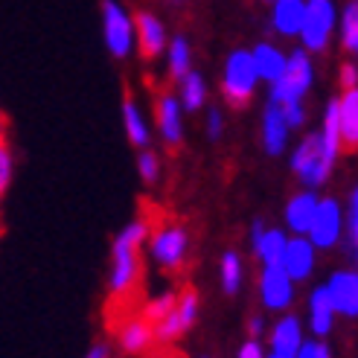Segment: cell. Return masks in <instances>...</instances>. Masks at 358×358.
Wrapping results in <instances>:
<instances>
[{
    "mask_svg": "<svg viewBox=\"0 0 358 358\" xmlns=\"http://www.w3.org/2000/svg\"><path fill=\"white\" fill-rule=\"evenodd\" d=\"M332 320H335V309H332V303L327 297V289L320 285V289L312 292L309 297V324H312V332L317 338H324L332 332Z\"/></svg>",
    "mask_w": 358,
    "mask_h": 358,
    "instance_id": "21",
    "label": "cell"
},
{
    "mask_svg": "<svg viewBox=\"0 0 358 358\" xmlns=\"http://www.w3.org/2000/svg\"><path fill=\"white\" fill-rule=\"evenodd\" d=\"M187 70H189V44H187V38H172V44H169V73H172V79H181V76H187Z\"/></svg>",
    "mask_w": 358,
    "mask_h": 358,
    "instance_id": "25",
    "label": "cell"
},
{
    "mask_svg": "<svg viewBox=\"0 0 358 358\" xmlns=\"http://www.w3.org/2000/svg\"><path fill=\"white\" fill-rule=\"evenodd\" d=\"M87 358H108V352H105V347H94L87 352Z\"/></svg>",
    "mask_w": 358,
    "mask_h": 358,
    "instance_id": "38",
    "label": "cell"
},
{
    "mask_svg": "<svg viewBox=\"0 0 358 358\" xmlns=\"http://www.w3.org/2000/svg\"><path fill=\"white\" fill-rule=\"evenodd\" d=\"M254 87H257V70H254V62H250V52L234 50L227 56L224 76H222L224 99L234 105V108H245L248 99L254 96Z\"/></svg>",
    "mask_w": 358,
    "mask_h": 358,
    "instance_id": "2",
    "label": "cell"
},
{
    "mask_svg": "<svg viewBox=\"0 0 358 358\" xmlns=\"http://www.w3.org/2000/svg\"><path fill=\"white\" fill-rule=\"evenodd\" d=\"M3 140H6V120L0 117V143H3Z\"/></svg>",
    "mask_w": 358,
    "mask_h": 358,
    "instance_id": "39",
    "label": "cell"
},
{
    "mask_svg": "<svg viewBox=\"0 0 358 358\" xmlns=\"http://www.w3.org/2000/svg\"><path fill=\"white\" fill-rule=\"evenodd\" d=\"M309 85H312V62H309L306 52L297 50L285 59L282 73L271 82V102H277V105L300 102L303 94L309 91Z\"/></svg>",
    "mask_w": 358,
    "mask_h": 358,
    "instance_id": "3",
    "label": "cell"
},
{
    "mask_svg": "<svg viewBox=\"0 0 358 358\" xmlns=\"http://www.w3.org/2000/svg\"><path fill=\"white\" fill-rule=\"evenodd\" d=\"M155 114H157V131L164 137L166 146H181V102H178L172 94H160L157 105H155Z\"/></svg>",
    "mask_w": 358,
    "mask_h": 358,
    "instance_id": "13",
    "label": "cell"
},
{
    "mask_svg": "<svg viewBox=\"0 0 358 358\" xmlns=\"http://www.w3.org/2000/svg\"><path fill=\"white\" fill-rule=\"evenodd\" d=\"M120 344L125 352H143L152 344V324L146 317H129L120 324Z\"/></svg>",
    "mask_w": 358,
    "mask_h": 358,
    "instance_id": "20",
    "label": "cell"
},
{
    "mask_svg": "<svg viewBox=\"0 0 358 358\" xmlns=\"http://www.w3.org/2000/svg\"><path fill=\"white\" fill-rule=\"evenodd\" d=\"M137 169H140V175H143V181H146V184L157 181V169H160L157 155H155V152H149V149H143V152H140V157H137Z\"/></svg>",
    "mask_w": 358,
    "mask_h": 358,
    "instance_id": "28",
    "label": "cell"
},
{
    "mask_svg": "<svg viewBox=\"0 0 358 358\" xmlns=\"http://www.w3.org/2000/svg\"><path fill=\"white\" fill-rule=\"evenodd\" d=\"M149 236H152L155 259L164 265L166 271H181L187 248H189L187 230L181 224H160V227H149Z\"/></svg>",
    "mask_w": 358,
    "mask_h": 358,
    "instance_id": "6",
    "label": "cell"
},
{
    "mask_svg": "<svg viewBox=\"0 0 358 358\" xmlns=\"http://www.w3.org/2000/svg\"><path fill=\"white\" fill-rule=\"evenodd\" d=\"M265 352H262V344L257 341V338H250L248 344H242V350H239V358H262Z\"/></svg>",
    "mask_w": 358,
    "mask_h": 358,
    "instance_id": "35",
    "label": "cell"
},
{
    "mask_svg": "<svg viewBox=\"0 0 358 358\" xmlns=\"http://www.w3.org/2000/svg\"><path fill=\"white\" fill-rule=\"evenodd\" d=\"M285 274H289L294 282L306 280L315 268V248L306 236H297V239H285V248L280 254V262H277Z\"/></svg>",
    "mask_w": 358,
    "mask_h": 358,
    "instance_id": "11",
    "label": "cell"
},
{
    "mask_svg": "<svg viewBox=\"0 0 358 358\" xmlns=\"http://www.w3.org/2000/svg\"><path fill=\"white\" fill-rule=\"evenodd\" d=\"M341 85H344V91L347 87H355V64H344L341 67Z\"/></svg>",
    "mask_w": 358,
    "mask_h": 358,
    "instance_id": "36",
    "label": "cell"
},
{
    "mask_svg": "<svg viewBox=\"0 0 358 358\" xmlns=\"http://www.w3.org/2000/svg\"><path fill=\"white\" fill-rule=\"evenodd\" d=\"M303 12H306V0H274V29L280 35H297L303 24Z\"/></svg>",
    "mask_w": 358,
    "mask_h": 358,
    "instance_id": "19",
    "label": "cell"
},
{
    "mask_svg": "<svg viewBox=\"0 0 358 358\" xmlns=\"http://www.w3.org/2000/svg\"><path fill=\"white\" fill-rule=\"evenodd\" d=\"M355 239H358V192L352 189L350 210H347V248L350 250H355Z\"/></svg>",
    "mask_w": 358,
    "mask_h": 358,
    "instance_id": "30",
    "label": "cell"
},
{
    "mask_svg": "<svg viewBox=\"0 0 358 358\" xmlns=\"http://www.w3.org/2000/svg\"><path fill=\"white\" fill-rule=\"evenodd\" d=\"M204 79L199 73H192V70H187V76H181V102L187 111H199L204 105Z\"/></svg>",
    "mask_w": 358,
    "mask_h": 358,
    "instance_id": "24",
    "label": "cell"
},
{
    "mask_svg": "<svg viewBox=\"0 0 358 358\" xmlns=\"http://www.w3.org/2000/svg\"><path fill=\"white\" fill-rule=\"evenodd\" d=\"M259 297L268 309H289L294 300V280L282 271L280 265H262L259 274Z\"/></svg>",
    "mask_w": 358,
    "mask_h": 358,
    "instance_id": "9",
    "label": "cell"
},
{
    "mask_svg": "<svg viewBox=\"0 0 358 358\" xmlns=\"http://www.w3.org/2000/svg\"><path fill=\"white\" fill-rule=\"evenodd\" d=\"M335 29V6L332 0H306V12H303V24H300V38L303 47L309 52L327 50L329 35Z\"/></svg>",
    "mask_w": 358,
    "mask_h": 358,
    "instance_id": "5",
    "label": "cell"
},
{
    "mask_svg": "<svg viewBox=\"0 0 358 358\" xmlns=\"http://www.w3.org/2000/svg\"><path fill=\"white\" fill-rule=\"evenodd\" d=\"M134 35L140 38V52L143 59H157L166 47V29L152 12H137L134 15Z\"/></svg>",
    "mask_w": 358,
    "mask_h": 358,
    "instance_id": "12",
    "label": "cell"
},
{
    "mask_svg": "<svg viewBox=\"0 0 358 358\" xmlns=\"http://www.w3.org/2000/svg\"><path fill=\"white\" fill-rule=\"evenodd\" d=\"M122 117H125V131H129V140L134 143V146H146V143H149L146 122H143V114L134 105L129 91H125V99H122Z\"/></svg>",
    "mask_w": 358,
    "mask_h": 358,
    "instance_id": "23",
    "label": "cell"
},
{
    "mask_svg": "<svg viewBox=\"0 0 358 358\" xmlns=\"http://www.w3.org/2000/svg\"><path fill=\"white\" fill-rule=\"evenodd\" d=\"M175 306V294H164V297H155L149 306H146V312H143V317L149 320V324H155V320H160L169 309Z\"/></svg>",
    "mask_w": 358,
    "mask_h": 358,
    "instance_id": "29",
    "label": "cell"
},
{
    "mask_svg": "<svg viewBox=\"0 0 358 358\" xmlns=\"http://www.w3.org/2000/svg\"><path fill=\"white\" fill-rule=\"evenodd\" d=\"M262 358H280V355H274V352H271V355H262Z\"/></svg>",
    "mask_w": 358,
    "mask_h": 358,
    "instance_id": "40",
    "label": "cell"
},
{
    "mask_svg": "<svg viewBox=\"0 0 358 358\" xmlns=\"http://www.w3.org/2000/svg\"><path fill=\"white\" fill-rule=\"evenodd\" d=\"M294 358H332V355H329V350L320 341H300Z\"/></svg>",
    "mask_w": 358,
    "mask_h": 358,
    "instance_id": "33",
    "label": "cell"
},
{
    "mask_svg": "<svg viewBox=\"0 0 358 358\" xmlns=\"http://www.w3.org/2000/svg\"><path fill=\"white\" fill-rule=\"evenodd\" d=\"M12 166H15V160H12V152L6 146V140L0 143V195L6 192L9 181H12Z\"/></svg>",
    "mask_w": 358,
    "mask_h": 358,
    "instance_id": "31",
    "label": "cell"
},
{
    "mask_svg": "<svg viewBox=\"0 0 358 358\" xmlns=\"http://www.w3.org/2000/svg\"><path fill=\"white\" fill-rule=\"evenodd\" d=\"M248 329H250V335H254V338H259V335H262V329H265V320H262V317H250Z\"/></svg>",
    "mask_w": 358,
    "mask_h": 358,
    "instance_id": "37",
    "label": "cell"
},
{
    "mask_svg": "<svg viewBox=\"0 0 358 358\" xmlns=\"http://www.w3.org/2000/svg\"><path fill=\"white\" fill-rule=\"evenodd\" d=\"M239 282H242V259L234 250H227L222 257V285L227 294H234L239 289Z\"/></svg>",
    "mask_w": 358,
    "mask_h": 358,
    "instance_id": "27",
    "label": "cell"
},
{
    "mask_svg": "<svg viewBox=\"0 0 358 358\" xmlns=\"http://www.w3.org/2000/svg\"><path fill=\"white\" fill-rule=\"evenodd\" d=\"M285 137H289V125L282 120V111L277 102L265 105V117H262V143L268 155H280L285 149Z\"/></svg>",
    "mask_w": 358,
    "mask_h": 358,
    "instance_id": "16",
    "label": "cell"
},
{
    "mask_svg": "<svg viewBox=\"0 0 358 358\" xmlns=\"http://www.w3.org/2000/svg\"><path fill=\"white\" fill-rule=\"evenodd\" d=\"M250 62H254L257 79H265V82H274L282 73V67H285V56L268 41L257 44V50H250Z\"/></svg>",
    "mask_w": 358,
    "mask_h": 358,
    "instance_id": "18",
    "label": "cell"
},
{
    "mask_svg": "<svg viewBox=\"0 0 358 358\" xmlns=\"http://www.w3.org/2000/svg\"><path fill=\"white\" fill-rule=\"evenodd\" d=\"M207 134L216 140V137H222V114H219V108H210V117H207Z\"/></svg>",
    "mask_w": 358,
    "mask_h": 358,
    "instance_id": "34",
    "label": "cell"
},
{
    "mask_svg": "<svg viewBox=\"0 0 358 358\" xmlns=\"http://www.w3.org/2000/svg\"><path fill=\"white\" fill-rule=\"evenodd\" d=\"M315 207H317V195L312 192H297L294 199H289V204H285V224H289L294 236H306Z\"/></svg>",
    "mask_w": 358,
    "mask_h": 358,
    "instance_id": "15",
    "label": "cell"
},
{
    "mask_svg": "<svg viewBox=\"0 0 358 358\" xmlns=\"http://www.w3.org/2000/svg\"><path fill=\"white\" fill-rule=\"evenodd\" d=\"M280 111H282V120L289 129H297V125H303V120H306V111H303L300 102H282Z\"/></svg>",
    "mask_w": 358,
    "mask_h": 358,
    "instance_id": "32",
    "label": "cell"
},
{
    "mask_svg": "<svg viewBox=\"0 0 358 358\" xmlns=\"http://www.w3.org/2000/svg\"><path fill=\"white\" fill-rule=\"evenodd\" d=\"M332 160L324 155V146H320V134H309L306 140L297 146L294 157H292V169L297 172V178L309 189H317L327 184V178L332 172Z\"/></svg>",
    "mask_w": 358,
    "mask_h": 358,
    "instance_id": "4",
    "label": "cell"
},
{
    "mask_svg": "<svg viewBox=\"0 0 358 358\" xmlns=\"http://www.w3.org/2000/svg\"><path fill=\"white\" fill-rule=\"evenodd\" d=\"M341 41H344V50L355 52L358 50V3L350 0L347 9H344V17H341Z\"/></svg>",
    "mask_w": 358,
    "mask_h": 358,
    "instance_id": "26",
    "label": "cell"
},
{
    "mask_svg": "<svg viewBox=\"0 0 358 358\" xmlns=\"http://www.w3.org/2000/svg\"><path fill=\"white\" fill-rule=\"evenodd\" d=\"M300 341H303L300 320L294 315L280 317L277 324H274V329H271V352L280 355V358H294Z\"/></svg>",
    "mask_w": 358,
    "mask_h": 358,
    "instance_id": "14",
    "label": "cell"
},
{
    "mask_svg": "<svg viewBox=\"0 0 358 358\" xmlns=\"http://www.w3.org/2000/svg\"><path fill=\"white\" fill-rule=\"evenodd\" d=\"M335 315L355 317L358 315V274L355 271H335L324 285Z\"/></svg>",
    "mask_w": 358,
    "mask_h": 358,
    "instance_id": "10",
    "label": "cell"
},
{
    "mask_svg": "<svg viewBox=\"0 0 358 358\" xmlns=\"http://www.w3.org/2000/svg\"><path fill=\"white\" fill-rule=\"evenodd\" d=\"M285 236L280 227L274 230H262V236L254 242V254L262 259V265H277L280 262V254H282V248H285Z\"/></svg>",
    "mask_w": 358,
    "mask_h": 358,
    "instance_id": "22",
    "label": "cell"
},
{
    "mask_svg": "<svg viewBox=\"0 0 358 358\" xmlns=\"http://www.w3.org/2000/svg\"><path fill=\"white\" fill-rule=\"evenodd\" d=\"M338 102V129H341V143H347V149H355L358 143V91L347 87Z\"/></svg>",
    "mask_w": 358,
    "mask_h": 358,
    "instance_id": "17",
    "label": "cell"
},
{
    "mask_svg": "<svg viewBox=\"0 0 358 358\" xmlns=\"http://www.w3.org/2000/svg\"><path fill=\"white\" fill-rule=\"evenodd\" d=\"M102 24H105V44H108L111 56L125 59L134 47V24L125 15V9L114 0H102Z\"/></svg>",
    "mask_w": 358,
    "mask_h": 358,
    "instance_id": "7",
    "label": "cell"
},
{
    "mask_svg": "<svg viewBox=\"0 0 358 358\" xmlns=\"http://www.w3.org/2000/svg\"><path fill=\"white\" fill-rule=\"evenodd\" d=\"M149 222H134L122 230L114 242V271H111V303L122 306L125 300H131L137 282H140V242L149 236Z\"/></svg>",
    "mask_w": 358,
    "mask_h": 358,
    "instance_id": "1",
    "label": "cell"
},
{
    "mask_svg": "<svg viewBox=\"0 0 358 358\" xmlns=\"http://www.w3.org/2000/svg\"><path fill=\"white\" fill-rule=\"evenodd\" d=\"M341 224H344V213L338 207L335 199H317V207H315V216H312V224L306 230V236L312 242V248H335V242L341 239Z\"/></svg>",
    "mask_w": 358,
    "mask_h": 358,
    "instance_id": "8",
    "label": "cell"
}]
</instances>
